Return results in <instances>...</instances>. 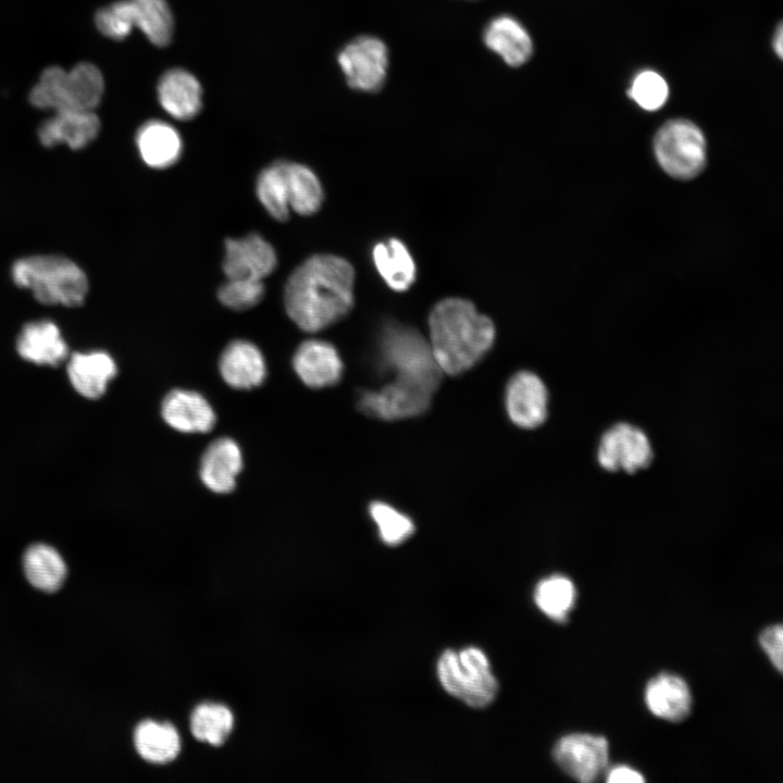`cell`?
Wrapping results in <instances>:
<instances>
[{
  "mask_svg": "<svg viewBox=\"0 0 783 783\" xmlns=\"http://www.w3.org/2000/svg\"><path fill=\"white\" fill-rule=\"evenodd\" d=\"M355 270L344 258L316 253L288 276L283 301L289 319L315 333L343 320L353 306Z\"/></svg>",
  "mask_w": 783,
  "mask_h": 783,
  "instance_id": "obj_1",
  "label": "cell"
},
{
  "mask_svg": "<svg viewBox=\"0 0 783 783\" xmlns=\"http://www.w3.org/2000/svg\"><path fill=\"white\" fill-rule=\"evenodd\" d=\"M430 346L443 373L458 375L474 366L490 349L495 326L474 304L460 298L438 302L428 316Z\"/></svg>",
  "mask_w": 783,
  "mask_h": 783,
  "instance_id": "obj_2",
  "label": "cell"
},
{
  "mask_svg": "<svg viewBox=\"0 0 783 783\" xmlns=\"http://www.w3.org/2000/svg\"><path fill=\"white\" fill-rule=\"evenodd\" d=\"M12 278L20 287L29 289L46 304L80 306L88 291L83 270L70 259L59 256H32L17 260Z\"/></svg>",
  "mask_w": 783,
  "mask_h": 783,
  "instance_id": "obj_3",
  "label": "cell"
},
{
  "mask_svg": "<svg viewBox=\"0 0 783 783\" xmlns=\"http://www.w3.org/2000/svg\"><path fill=\"white\" fill-rule=\"evenodd\" d=\"M104 90L101 72L83 62L70 71L59 66L46 69L29 92L30 103L45 110H90L99 104Z\"/></svg>",
  "mask_w": 783,
  "mask_h": 783,
  "instance_id": "obj_4",
  "label": "cell"
},
{
  "mask_svg": "<svg viewBox=\"0 0 783 783\" xmlns=\"http://www.w3.org/2000/svg\"><path fill=\"white\" fill-rule=\"evenodd\" d=\"M380 359L394 380L435 391L442 380L430 343L415 330L388 324L380 338Z\"/></svg>",
  "mask_w": 783,
  "mask_h": 783,
  "instance_id": "obj_5",
  "label": "cell"
},
{
  "mask_svg": "<svg viewBox=\"0 0 783 783\" xmlns=\"http://www.w3.org/2000/svg\"><path fill=\"white\" fill-rule=\"evenodd\" d=\"M436 669L444 689L470 707L484 708L497 695L498 683L488 658L477 647L445 650Z\"/></svg>",
  "mask_w": 783,
  "mask_h": 783,
  "instance_id": "obj_6",
  "label": "cell"
},
{
  "mask_svg": "<svg viewBox=\"0 0 783 783\" xmlns=\"http://www.w3.org/2000/svg\"><path fill=\"white\" fill-rule=\"evenodd\" d=\"M660 166L679 179L698 175L706 164V140L700 128L691 121L676 119L663 124L654 139Z\"/></svg>",
  "mask_w": 783,
  "mask_h": 783,
  "instance_id": "obj_7",
  "label": "cell"
},
{
  "mask_svg": "<svg viewBox=\"0 0 783 783\" xmlns=\"http://www.w3.org/2000/svg\"><path fill=\"white\" fill-rule=\"evenodd\" d=\"M347 84L360 91L375 92L386 79L388 50L374 36H360L346 45L337 58Z\"/></svg>",
  "mask_w": 783,
  "mask_h": 783,
  "instance_id": "obj_8",
  "label": "cell"
},
{
  "mask_svg": "<svg viewBox=\"0 0 783 783\" xmlns=\"http://www.w3.org/2000/svg\"><path fill=\"white\" fill-rule=\"evenodd\" d=\"M652 447L647 435L630 423H618L607 430L597 449L599 465L610 472L635 473L652 460Z\"/></svg>",
  "mask_w": 783,
  "mask_h": 783,
  "instance_id": "obj_9",
  "label": "cell"
},
{
  "mask_svg": "<svg viewBox=\"0 0 783 783\" xmlns=\"http://www.w3.org/2000/svg\"><path fill=\"white\" fill-rule=\"evenodd\" d=\"M434 391L411 383L393 380L378 390H365L358 406L366 415L399 420L419 415L430 406Z\"/></svg>",
  "mask_w": 783,
  "mask_h": 783,
  "instance_id": "obj_10",
  "label": "cell"
},
{
  "mask_svg": "<svg viewBox=\"0 0 783 783\" xmlns=\"http://www.w3.org/2000/svg\"><path fill=\"white\" fill-rule=\"evenodd\" d=\"M552 756L568 775L588 783L595 781L607 767L609 746L600 735L572 733L556 743Z\"/></svg>",
  "mask_w": 783,
  "mask_h": 783,
  "instance_id": "obj_11",
  "label": "cell"
},
{
  "mask_svg": "<svg viewBox=\"0 0 783 783\" xmlns=\"http://www.w3.org/2000/svg\"><path fill=\"white\" fill-rule=\"evenodd\" d=\"M276 265L274 247L258 233L225 240L222 269L227 278L263 281L274 272Z\"/></svg>",
  "mask_w": 783,
  "mask_h": 783,
  "instance_id": "obj_12",
  "label": "cell"
},
{
  "mask_svg": "<svg viewBox=\"0 0 783 783\" xmlns=\"http://www.w3.org/2000/svg\"><path fill=\"white\" fill-rule=\"evenodd\" d=\"M506 407L517 426L534 428L542 425L548 414V390L544 382L532 372L514 374L507 385Z\"/></svg>",
  "mask_w": 783,
  "mask_h": 783,
  "instance_id": "obj_13",
  "label": "cell"
},
{
  "mask_svg": "<svg viewBox=\"0 0 783 783\" xmlns=\"http://www.w3.org/2000/svg\"><path fill=\"white\" fill-rule=\"evenodd\" d=\"M293 368L310 388H324L339 382L343 362L337 349L322 339L302 341L293 356Z\"/></svg>",
  "mask_w": 783,
  "mask_h": 783,
  "instance_id": "obj_14",
  "label": "cell"
},
{
  "mask_svg": "<svg viewBox=\"0 0 783 783\" xmlns=\"http://www.w3.org/2000/svg\"><path fill=\"white\" fill-rule=\"evenodd\" d=\"M161 415L169 426L186 434L208 433L216 422L208 399L198 391L184 388H175L165 395Z\"/></svg>",
  "mask_w": 783,
  "mask_h": 783,
  "instance_id": "obj_15",
  "label": "cell"
},
{
  "mask_svg": "<svg viewBox=\"0 0 783 783\" xmlns=\"http://www.w3.org/2000/svg\"><path fill=\"white\" fill-rule=\"evenodd\" d=\"M219 371L228 386L241 390L260 386L268 373L263 353L246 339L233 340L224 348L219 360Z\"/></svg>",
  "mask_w": 783,
  "mask_h": 783,
  "instance_id": "obj_16",
  "label": "cell"
},
{
  "mask_svg": "<svg viewBox=\"0 0 783 783\" xmlns=\"http://www.w3.org/2000/svg\"><path fill=\"white\" fill-rule=\"evenodd\" d=\"M100 121L90 110H65L44 121L38 128V138L46 147L65 144L72 149H82L98 135Z\"/></svg>",
  "mask_w": 783,
  "mask_h": 783,
  "instance_id": "obj_17",
  "label": "cell"
},
{
  "mask_svg": "<svg viewBox=\"0 0 783 783\" xmlns=\"http://www.w3.org/2000/svg\"><path fill=\"white\" fill-rule=\"evenodd\" d=\"M243 469V453L238 444L229 437H220L203 451L199 474L203 485L213 493L227 494L236 486Z\"/></svg>",
  "mask_w": 783,
  "mask_h": 783,
  "instance_id": "obj_18",
  "label": "cell"
},
{
  "mask_svg": "<svg viewBox=\"0 0 783 783\" xmlns=\"http://www.w3.org/2000/svg\"><path fill=\"white\" fill-rule=\"evenodd\" d=\"M645 703L654 716L678 722L689 714L692 694L687 683L679 675L660 673L647 683Z\"/></svg>",
  "mask_w": 783,
  "mask_h": 783,
  "instance_id": "obj_19",
  "label": "cell"
},
{
  "mask_svg": "<svg viewBox=\"0 0 783 783\" xmlns=\"http://www.w3.org/2000/svg\"><path fill=\"white\" fill-rule=\"evenodd\" d=\"M158 99L172 117L188 121L201 109V86L189 72L172 69L158 83Z\"/></svg>",
  "mask_w": 783,
  "mask_h": 783,
  "instance_id": "obj_20",
  "label": "cell"
},
{
  "mask_svg": "<svg viewBox=\"0 0 783 783\" xmlns=\"http://www.w3.org/2000/svg\"><path fill=\"white\" fill-rule=\"evenodd\" d=\"M484 44L510 66L524 64L532 55V39L524 26L513 16L499 15L484 29Z\"/></svg>",
  "mask_w": 783,
  "mask_h": 783,
  "instance_id": "obj_21",
  "label": "cell"
},
{
  "mask_svg": "<svg viewBox=\"0 0 783 783\" xmlns=\"http://www.w3.org/2000/svg\"><path fill=\"white\" fill-rule=\"evenodd\" d=\"M136 145L142 161L157 170L174 165L183 152L178 132L171 124L159 120L148 121L140 126Z\"/></svg>",
  "mask_w": 783,
  "mask_h": 783,
  "instance_id": "obj_22",
  "label": "cell"
},
{
  "mask_svg": "<svg viewBox=\"0 0 783 783\" xmlns=\"http://www.w3.org/2000/svg\"><path fill=\"white\" fill-rule=\"evenodd\" d=\"M114 360L104 351L75 352L67 364L69 378L75 390L90 399L101 397L109 381L116 375Z\"/></svg>",
  "mask_w": 783,
  "mask_h": 783,
  "instance_id": "obj_23",
  "label": "cell"
},
{
  "mask_svg": "<svg viewBox=\"0 0 783 783\" xmlns=\"http://www.w3.org/2000/svg\"><path fill=\"white\" fill-rule=\"evenodd\" d=\"M16 348L23 359L37 364L57 365L67 355L60 330L51 321L26 324L18 335Z\"/></svg>",
  "mask_w": 783,
  "mask_h": 783,
  "instance_id": "obj_24",
  "label": "cell"
},
{
  "mask_svg": "<svg viewBox=\"0 0 783 783\" xmlns=\"http://www.w3.org/2000/svg\"><path fill=\"white\" fill-rule=\"evenodd\" d=\"M374 265L385 283L396 291L407 290L415 279V264L398 239L377 243L372 250Z\"/></svg>",
  "mask_w": 783,
  "mask_h": 783,
  "instance_id": "obj_25",
  "label": "cell"
},
{
  "mask_svg": "<svg viewBox=\"0 0 783 783\" xmlns=\"http://www.w3.org/2000/svg\"><path fill=\"white\" fill-rule=\"evenodd\" d=\"M23 568L28 582L38 589L54 592L66 576V564L51 546L36 544L23 557Z\"/></svg>",
  "mask_w": 783,
  "mask_h": 783,
  "instance_id": "obj_26",
  "label": "cell"
},
{
  "mask_svg": "<svg viewBox=\"0 0 783 783\" xmlns=\"http://www.w3.org/2000/svg\"><path fill=\"white\" fill-rule=\"evenodd\" d=\"M290 210L300 215L315 213L323 202V188L316 174L307 165L284 161Z\"/></svg>",
  "mask_w": 783,
  "mask_h": 783,
  "instance_id": "obj_27",
  "label": "cell"
},
{
  "mask_svg": "<svg viewBox=\"0 0 783 783\" xmlns=\"http://www.w3.org/2000/svg\"><path fill=\"white\" fill-rule=\"evenodd\" d=\"M134 743L138 754L152 763H166L181 749L179 736L171 724L144 721L135 730Z\"/></svg>",
  "mask_w": 783,
  "mask_h": 783,
  "instance_id": "obj_28",
  "label": "cell"
},
{
  "mask_svg": "<svg viewBox=\"0 0 783 783\" xmlns=\"http://www.w3.org/2000/svg\"><path fill=\"white\" fill-rule=\"evenodd\" d=\"M284 161L277 160L265 166L259 173L256 183V194L260 203L278 222H286L291 212L288 202Z\"/></svg>",
  "mask_w": 783,
  "mask_h": 783,
  "instance_id": "obj_29",
  "label": "cell"
},
{
  "mask_svg": "<svg viewBox=\"0 0 783 783\" xmlns=\"http://www.w3.org/2000/svg\"><path fill=\"white\" fill-rule=\"evenodd\" d=\"M135 27L158 47L170 44L173 35V15L165 0H129Z\"/></svg>",
  "mask_w": 783,
  "mask_h": 783,
  "instance_id": "obj_30",
  "label": "cell"
},
{
  "mask_svg": "<svg viewBox=\"0 0 783 783\" xmlns=\"http://www.w3.org/2000/svg\"><path fill=\"white\" fill-rule=\"evenodd\" d=\"M576 591L573 582L561 574L550 575L540 582L534 591V601L548 618L563 622L573 609Z\"/></svg>",
  "mask_w": 783,
  "mask_h": 783,
  "instance_id": "obj_31",
  "label": "cell"
},
{
  "mask_svg": "<svg viewBox=\"0 0 783 783\" xmlns=\"http://www.w3.org/2000/svg\"><path fill=\"white\" fill-rule=\"evenodd\" d=\"M234 718L228 708L217 704L199 705L192 712L190 729L201 742L219 746L232 732Z\"/></svg>",
  "mask_w": 783,
  "mask_h": 783,
  "instance_id": "obj_32",
  "label": "cell"
},
{
  "mask_svg": "<svg viewBox=\"0 0 783 783\" xmlns=\"http://www.w3.org/2000/svg\"><path fill=\"white\" fill-rule=\"evenodd\" d=\"M369 512L377 526L380 538L388 546L403 543L414 532L411 519L385 502H372Z\"/></svg>",
  "mask_w": 783,
  "mask_h": 783,
  "instance_id": "obj_33",
  "label": "cell"
},
{
  "mask_svg": "<svg viewBox=\"0 0 783 783\" xmlns=\"http://www.w3.org/2000/svg\"><path fill=\"white\" fill-rule=\"evenodd\" d=\"M264 293L265 287L260 279L227 278L217 290V299L228 309L243 311L257 306Z\"/></svg>",
  "mask_w": 783,
  "mask_h": 783,
  "instance_id": "obj_34",
  "label": "cell"
},
{
  "mask_svg": "<svg viewBox=\"0 0 783 783\" xmlns=\"http://www.w3.org/2000/svg\"><path fill=\"white\" fill-rule=\"evenodd\" d=\"M95 21L102 35L115 40L124 39L135 27L129 0H120L100 9Z\"/></svg>",
  "mask_w": 783,
  "mask_h": 783,
  "instance_id": "obj_35",
  "label": "cell"
},
{
  "mask_svg": "<svg viewBox=\"0 0 783 783\" xmlns=\"http://www.w3.org/2000/svg\"><path fill=\"white\" fill-rule=\"evenodd\" d=\"M669 88L666 80L654 71H644L633 80L629 96L643 109L658 110L667 101Z\"/></svg>",
  "mask_w": 783,
  "mask_h": 783,
  "instance_id": "obj_36",
  "label": "cell"
},
{
  "mask_svg": "<svg viewBox=\"0 0 783 783\" xmlns=\"http://www.w3.org/2000/svg\"><path fill=\"white\" fill-rule=\"evenodd\" d=\"M759 644L773 667L782 672L783 669V627L774 624L766 627L759 634Z\"/></svg>",
  "mask_w": 783,
  "mask_h": 783,
  "instance_id": "obj_37",
  "label": "cell"
},
{
  "mask_svg": "<svg viewBox=\"0 0 783 783\" xmlns=\"http://www.w3.org/2000/svg\"><path fill=\"white\" fill-rule=\"evenodd\" d=\"M644 781L645 778L642 773L626 766H617L607 773V782L610 783H639Z\"/></svg>",
  "mask_w": 783,
  "mask_h": 783,
  "instance_id": "obj_38",
  "label": "cell"
},
{
  "mask_svg": "<svg viewBox=\"0 0 783 783\" xmlns=\"http://www.w3.org/2000/svg\"><path fill=\"white\" fill-rule=\"evenodd\" d=\"M783 32L782 26L780 25L775 32L774 39H773V48L775 53L782 58L783 52Z\"/></svg>",
  "mask_w": 783,
  "mask_h": 783,
  "instance_id": "obj_39",
  "label": "cell"
}]
</instances>
